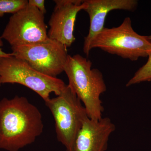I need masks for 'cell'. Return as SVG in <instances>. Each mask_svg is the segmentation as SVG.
<instances>
[{"mask_svg": "<svg viewBox=\"0 0 151 151\" xmlns=\"http://www.w3.org/2000/svg\"><path fill=\"white\" fill-rule=\"evenodd\" d=\"M43 127L40 111L26 97L0 100V149L19 150L34 142Z\"/></svg>", "mask_w": 151, "mask_h": 151, "instance_id": "6da1fadb", "label": "cell"}, {"mask_svg": "<svg viewBox=\"0 0 151 151\" xmlns=\"http://www.w3.org/2000/svg\"><path fill=\"white\" fill-rule=\"evenodd\" d=\"M92 66V62L81 55H68L64 72L68 85L84 104L89 119L98 120L104 111L100 96L107 87L102 72Z\"/></svg>", "mask_w": 151, "mask_h": 151, "instance_id": "7a4b0ae2", "label": "cell"}, {"mask_svg": "<svg viewBox=\"0 0 151 151\" xmlns=\"http://www.w3.org/2000/svg\"><path fill=\"white\" fill-rule=\"evenodd\" d=\"M96 48L136 61L148 56L151 52V41L147 36L140 35L134 30L131 19L127 17L119 27H104L92 39L89 50Z\"/></svg>", "mask_w": 151, "mask_h": 151, "instance_id": "3957f363", "label": "cell"}, {"mask_svg": "<svg viewBox=\"0 0 151 151\" xmlns=\"http://www.w3.org/2000/svg\"><path fill=\"white\" fill-rule=\"evenodd\" d=\"M81 103L68 85L57 97L45 101L54 118L58 140L66 151H72L76 137L84 120L89 117Z\"/></svg>", "mask_w": 151, "mask_h": 151, "instance_id": "277c9868", "label": "cell"}, {"mask_svg": "<svg viewBox=\"0 0 151 151\" xmlns=\"http://www.w3.org/2000/svg\"><path fill=\"white\" fill-rule=\"evenodd\" d=\"M1 84H18L28 87L40 96L45 102L54 93L60 95L66 84L61 79L40 73L24 60L13 56L0 58Z\"/></svg>", "mask_w": 151, "mask_h": 151, "instance_id": "5b68a950", "label": "cell"}, {"mask_svg": "<svg viewBox=\"0 0 151 151\" xmlns=\"http://www.w3.org/2000/svg\"><path fill=\"white\" fill-rule=\"evenodd\" d=\"M67 47L48 37L36 43L12 47V54L45 75L56 77L64 71Z\"/></svg>", "mask_w": 151, "mask_h": 151, "instance_id": "8992f818", "label": "cell"}, {"mask_svg": "<svg viewBox=\"0 0 151 151\" xmlns=\"http://www.w3.org/2000/svg\"><path fill=\"white\" fill-rule=\"evenodd\" d=\"M1 37L12 47L45 40L48 36L44 14L28 4L10 17Z\"/></svg>", "mask_w": 151, "mask_h": 151, "instance_id": "52a82bcc", "label": "cell"}, {"mask_svg": "<svg viewBox=\"0 0 151 151\" xmlns=\"http://www.w3.org/2000/svg\"><path fill=\"white\" fill-rule=\"evenodd\" d=\"M55 6L48 22L47 36L70 47L75 40L74 26L77 14L87 6L85 1L55 0Z\"/></svg>", "mask_w": 151, "mask_h": 151, "instance_id": "ba28073f", "label": "cell"}, {"mask_svg": "<svg viewBox=\"0 0 151 151\" xmlns=\"http://www.w3.org/2000/svg\"><path fill=\"white\" fill-rule=\"evenodd\" d=\"M116 126L108 117L98 120L87 117L73 142L71 151H105Z\"/></svg>", "mask_w": 151, "mask_h": 151, "instance_id": "9c48e42d", "label": "cell"}, {"mask_svg": "<svg viewBox=\"0 0 151 151\" xmlns=\"http://www.w3.org/2000/svg\"><path fill=\"white\" fill-rule=\"evenodd\" d=\"M87 6L84 9L89 16V33L84 37L83 51L89 56V46L93 38L104 28L108 14L114 10L134 11L137 9L136 0H86Z\"/></svg>", "mask_w": 151, "mask_h": 151, "instance_id": "30bf717a", "label": "cell"}, {"mask_svg": "<svg viewBox=\"0 0 151 151\" xmlns=\"http://www.w3.org/2000/svg\"><path fill=\"white\" fill-rule=\"evenodd\" d=\"M147 63L135 73L134 75L127 82L128 87L145 81H151V52L148 55Z\"/></svg>", "mask_w": 151, "mask_h": 151, "instance_id": "8fae6325", "label": "cell"}, {"mask_svg": "<svg viewBox=\"0 0 151 151\" xmlns=\"http://www.w3.org/2000/svg\"><path fill=\"white\" fill-rule=\"evenodd\" d=\"M27 0H0V17L5 14H15L27 5Z\"/></svg>", "mask_w": 151, "mask_h": 151, "instance_id": "7c38bea8", "label": "cell"}, {"mask_svg": "<svg viewBox=\"0 0 151 151\" xmlns=\"http://www.w3.org/2000/svg\"><path fill=\"white\" fill-rule=\"evenodd\" d=\"M44 0H29L28 4L37 9L41 12L45 14L47 11L45 5Z\"/></svg>", "mask_w": 151, "mask_h": 151, "instance_id": "4fadbf2b", "label": "cell"}, {"mask_svg": "<svg viewBox=\"0 0 151 151\" xmlns=\"http://www.w3.org/2000/svg\"><path fill=\"white\" fill-rule=\"evenodd\" d=\"M3 45V42L2 41V38L0 36V58H1L6 57H9L12 55V53H6L4 51H3L1 47Z\"/></svg>", "mask_w": 151, "mask_h": 151, "instance_id": "5bb4252c", "label": "cell"}, {"mask_svg": "<svg viewBox=\"0 0 151 151\" xmlns=\"http://www.w3.org/2000/svg\"><path fill=\"white\" fill-rule=\"evenodd\" d=\"M147 37H148V39L149 40H150L151 41V35L148 36Z\"/></svg>", "mask_w": 151, "mask_h": 151, "instance_id": "9a60e30c", "label": "cell"}, {"mask_svg": "<svg viewBox=\"0 0 151 151\" xmlns=\"http://www.w3.org/2000/svg\"><path fill=\"white\" fill-rule=\"evenodd\" d=\"M2 84H1V78H0V86H1V85Z\"/></svg>", "mask_w": 151, "mask_h": 151, "instance_id": "2e32d148", "label": "cell"}]
</instances>
